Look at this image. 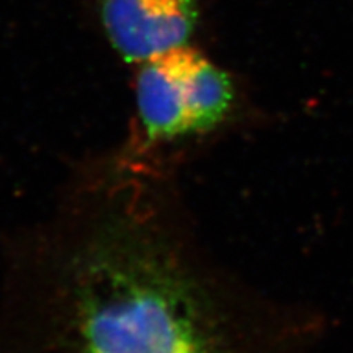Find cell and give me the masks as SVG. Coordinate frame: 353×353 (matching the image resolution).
<instances>
[{"label":"cell","mask_w":353,"mask_h":353,"mask_svg":"<svg viewBox=\"0 0 353 353\" xmlns=\"http://www.w3.org/2000/svg\"><path fill=\"white\" fill-rule=\"evenodd\" d=\"M164 179L121 148L79 172L13 255L0 353H221Z\"/></svg>","instance_id":"cell-1"},{"label":"cell","mask_w":353,"mask_h":353,"mask_svg":"<svg viewBox=\"0 0 353 353\" xmlns=\"http://www.w3.org/2000/svg\"><path fill=\"white\" fill-rule=\"evenodd\" d=\"M232 99L228 74L188 44L152 57L136 77V118L121 149L164 165L167 148L218 126Z\"/></svg>","instance_id":"cell-2"},{"label":"cell","mask_w":353,"mask_h":353,"mask_svg":"<svg viewBox=\"0 0 353 353\" xmlns=\"http://www.w3.org/2000/svg\"><path fill=\"white\" fill-rule=\"evenodd\" d=\"M113 50L126 63L143 64L185 46L200 19L198 0H97Z\"/></svg>","instance_id":"cell-3"}]
</instances>
